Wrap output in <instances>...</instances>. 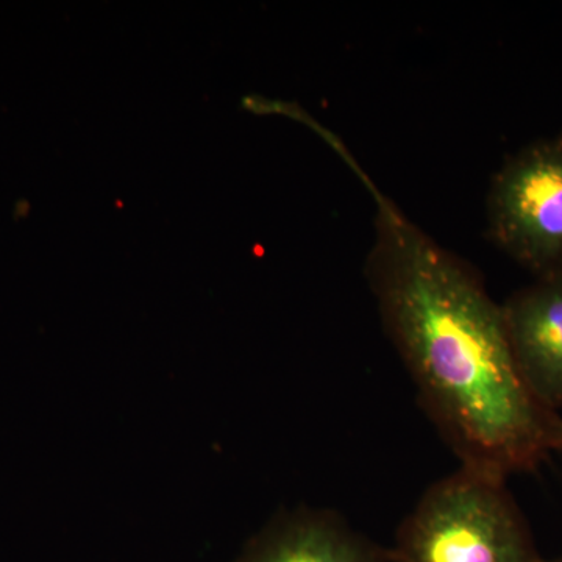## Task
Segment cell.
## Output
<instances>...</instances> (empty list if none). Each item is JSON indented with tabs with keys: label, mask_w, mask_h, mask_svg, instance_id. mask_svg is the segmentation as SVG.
I'll list each match as a JSON object with an SVG mask.
<instances>
[{
	"label": "cell",
	"mask_w": 562,
	"mask_h": 562,
	"mask_svg": "<svg viewBox=\"0 0 562 562\" xmlns=\"http://www.w3.org/2000/svg\"><path fill=\"white\" fill-rule=\"evenodd\" d=\"M498 249L538 277L562 273V136L524 147L498 169L486 202Z\"/></svg>",
	"instance_id": "obj_3"
},
{
	"label": "cell",
	"mask_w": 562,
	"mask_h": 562,
	"mask_svg": "<svg viewBox=\"0 0 562 562\" xmlns=\"http://www.w3.org/2000/svg\"><path fill=\"white\" fill-rule=\"evenodd\" d=\"M520 375L547 408L562 406V273L538 277L502 305Z\"/></svg>",
	"instance_id": "obj_4"
},
{
	"label": "cell",
	"mask_w": 562,
	"mask_h": 562,
	"mask_svg": "<svg viewBox=\"0 0 562 562\" xmlns=\"http://www.w3.org/2000/svg\"><path fill=\"white\" fill-rule=\"evenodd\" d=\"M342 160L375 201L366 277L425 409L461 468L502 480L531 471L562 449V419L520 375L502 305L376 188L350 151Z\"/></svg>",
	"instance_id": "obj_1"
},
{
	"label": "cell",
	"mask_w": 562,
	"mask_h": 562,
	"mask_svg": "<svg viewBox=\"0 0 562 562\" xmlns=\"http://www.w3.org/2000/svg\"><path fill=\"white\" fill-rule=\"evenodd\" d=\"M383 561L382 552L338 516L305 513L266 531L241 562Z\"/></svg>",
	"instance_id": "obj_5"
},
{
	"label": "cell",
	"mask_w": 562,
	"mask_h": 562,
	"mask_svg": "<svg viewBox=\"0 0 562 562\" xmlns=\"http://www.w3.org/2000/svg\"><path fill=\"white\" fill-rule=\"evenodd\" d=\"M542 562H562V557H560V558H554V560L542 561Z\"/></svg>",
	"instance_id": "obj_6"
},
{
	"label": "cell",
	"mask_w": 562,
	"mask_h": 562,
	"mask_svg": "<svg viewBox=\"0 0 562 562\" xmlns=\"http://www.w3.org/2000/svg\"><path fill=\"white\" fill-rule=\"evenodd\" d=\"M505 480L461 468L403 520L395 562H542Z\"/></svg>",
	"instance_id": "obj_2"
}]
</instances>
